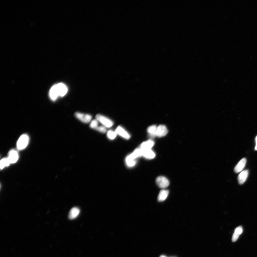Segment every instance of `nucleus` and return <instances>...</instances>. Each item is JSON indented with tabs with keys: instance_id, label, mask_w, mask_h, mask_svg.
<instances>
[{
	"instance_id": "f257e3e1",
	"label": "nucleus",
	"mask_w": 257,
	"mask_h": 257,
	"mask_svg": "<svg viewBox=\"0 0 257 257\" xmlns=\"http://www.w3.org/2000/svg\"><path fill=\"white\" fill-rule=\"evenodd\" d=\"M29 137L26 134H24L20 137L17 142V148L19 150H22L27 146L28 144Z\"/></svg>"
},
{
	"instance_id": "f03ea898",
	"label": "nucleus",
	"mask_w": 257,
	"mask_h": 257,
	"mask_svg": "<svg viewBox=\"0 0 257 257\" xmlns=\"http://www.w3.org/2000/svg\"><path fill=\"white\" fill-rule=\"evenodd\" d=\"M96 118L99 122H100L104 127L107 128H110L113 125V122L110 119L100 114H98L96 115Z\"/></svg>"
},
{
	"instance_id": "7ed1b4c3",
	"label": "nucleus",
	"mask_w": 257,
	"mask_h": 257,
	"mask_svg": "<svg viewBox=\"0 0 257 257\" xmlns=\"http://www.w3.org/2000/svg\"><path fill=\"white\" fill-rule=\"evenodd\" d=\"M75 115L78 119L83 122L88 123L90 122L92 119V117L90 115L84 114L80 112H77L75 114Z\"/></svg>"
},
{
	"instance_id": "20e7f679",
	"label": "nucleus",
	"mask_w": 257,
	"mask_h": 257,
	"mask_svg": "<svg viewBox=\"0 0 257 257\" xmlns=\"http://www.w3.org/2000/svg\"><path fill=\"white\" fill-rule=\"evenodd\" d=\"M157 185L160 188L164 189L168 186L169 182V180L165 177L163 176H160L157 177L156 180Z\"/></svg>"
},
{
	"instance_id": "39448f33",
	"label": "nucleus",
	"mask_w": 257,
	"mask_h": 257,
	"mask_svg": "<svg viewBox=\"0 0 257 257\" xmlns=\"http://www.w3.org/2000/svg\"><path fill=\"white\" fill-rule=\"evenodd\" d=\"M55 85L59 96L63 97L65 95L68 90L67 86L62 83H60Z\"/></svg>"
},
{
	"instance_id": "423d86ee",
	"label": "nucleus",
	"mask_w": 257,
	"mask_h": 257,
	"mask_svg": "<svg viewBox=\"0 0 257 257\" xmlns=\"http://www.w3.org/2000/svg\"><path fill=\"white\" fill-rule=\"evenodd\" d=\"M168 132V130L166 127L164 125H160L157 127L155 136L158 137H162L165 136Z\"/></svg>"
},
{
	"instance_id": "0eeeda50",
	"label": "nucleus",
	"mask_w": 257,
	"mask_h": 257,
	"mask_svg": "<svg viewBox=\"0 0 257 257\" xmlns=\"http://www.w3.org/2000/svg\"><path fill=\"white\" fill-rule=\"evenodd\" d=\"M8 158L11 164L16 163L19 158L17 152L15 150H11L9 152Z\"/></svg>"
},
{
	"instance_id": "6e6552de",
	"label": "nucleus",
	"mask_w": 257,
	"mask_h": 257,
	"mask_svg": "<svg viewBox=\"0 0 257 257\" xmlns=\"http://www.w3.org/2000/svg\"><path fill=\"white\" fill-rule=\"evenodd\" d=\"M115 132H117V134H118L121 137H123L125 139L128 140V139L130 138V136L128 134V132H126L120 126H119V127H117V128L116 129Z\"/></svg>"
},
{
	"instance_id": "1a4fd4ad",
	"label": "nucleus",
	"mask_w": 257,
	"mask_h": 257,
	"mask_svg": "<svg viewBox=\"0 0 257 257\" xmlns=\"http://www.w3.org/2000/svg\"><path fill=\"white\" fill-rule=\"evenodd\" d=\"M246 162V159L245 158L242 159L237 164L234 169L235 172L236 173H238L241 172L243 169L244 168Z\"/></svg>"
},
{
	"instance_id": "9d476101",
	"label": "nucleus",
	"mask_w": 257,
	"mask_h": 257,
	"mask_svg": "<svg viewBox=\"0 0 257 257\" xmlns=\"http://www.w3.org/2000/svg\"><path fill=\"white\" fill-rule=\"evenodd\" d=\"M248 171L245 170L241 172V173L238 175V183L240 184H242L244 183L248 177Z\"/></svg>"
},
{
	"instance_id": "9b49d317",
	"label": "nucleus",
	"mask_w": 257,
	"mask_h": 257,
	"mask_svg": "<svg viewBox=\"0 0 257 257\" xmlns=\"http://www.w3.org/2000/svg\"><path fill=\"white\" fill-rule=\"evenodd\" d=\"M80 212V209L77 207L72 208L69 214V219L71 220L74 219L78 216Z\"/></svg>"
},
{
	"instance_id": "f8f14e48",
	"label": "nucleus",
	"mask_w": 257,
	"mask_h": 257,
	"mask_svg": "<svg viewBox=\"0 0 257 257\" xmlns=\"http://www.w3.org/2000/svg\"><path fill=\"white\" fill-rule=\"evenodd\" d=\"M49 97L51 100L55 101L59 97L58 94L56 85L53 86L50 90Z\"/></svg>"
},
{
	"instance_id": "ddd939ff",
	"label": "nucleus",
	"mask_w": 257,
	"mask_h": 257,
	"mask_svg": "<svg viewBox=\"0 0 257 257\" xmlns=\"http://www.w3.org/2000/svg\"><path fill=\"white\" fill-rule=\"evenodd\" d=\"M154 144L153 141L149 140L142 143L141 145L140 148L143 150H149L153 146Z\"/></svg>"
},
{
	"instance_id": "4468645a",
	"label": "nucleus",
	"mask_w": 257,
	"mask_h": 257,
	"mask_svg": "<svg viewBox=\"0 0 257 257\" xmlns=\"http://www.w3.org/2000/svg\"><path fill=\"white\" fill-rule=\"evenodd\" d=\"M243 228L242 226H239L235 230L234 233L232 240L233 242H234L238 239L240 235L243 233Z\"/></svg>"
},
{
	"instance_id": "2eb2a0df",
	"label": "nucleus",
	"mask_w": 257,
	"mask_h": 257,
	"mask_svg": "<svg viewBox=\"0 0 257 257\" xmlns=\"http://www.w3.org/2000/svg\"><path fill=\"white\" fill-rule=\"evenodd\" d=\"M143 157L148 159H153L155 157V154L152 151L151 149L149 150H143Z\"/></svg>"
},
{
	"instance_id": "dca6fc26",
	"label": "nucleus",
	"mask_w": 257,
	"mask_h": 257,
	"mask_svg": "<svg viewBox=\"0 0 257 257\" xmlns=\"http://www.w3.org/2000/svg\"><path fill=\"white\" fill-rule=\"evenodd\" d=\"M169 194V191L166 190H162L160 191L158 196V200L159 201H162L165 200L167 198Z\"/></svg>"
},
{
	"instance_id": "f3484780",
	"label": "nucleus",
	"mask_w": 257,
	"mask_h": 257,
	"mask_svg": "<svg viewBox=\"0 0 257 257\" xmlns=\"http://www.w3.org/2000/svg\"><path fill=\"white\" fill-rule=\"evenodd\" d=\"M126 164L127 167H132L134 166L136 164V161L135 159L132 158L129 155L126 158Z\"/></svg>"
},
{
	"instance_id": "a211bd4d",
	"label": "nucleus",
	"mask_w": 257,
	"mask_h": 257,
	"mask_svg": "<svg viewBox=\"0 0 257 257\" xmlns=\"http://www.w3.org/2000/svg\"><path fill=\"white\" fill-rule=\"evenodd\" d=\"M143 150L142 149H137L134 152L130 154V156L134 159H136L139 157L143 156Z\"/></svg>"
},
{
	"instance_id": "6ab92c4d",
	"label": "nucleus",
	"mask_w": 257,
	"mask_h": 257,
	"mask_svg": "<svg viewBox=\"0 0 257 257\" xmlns=\"http://www.w3.org/2000/svg\"><path fill=\"white\" fill-rule=\"evenodd\" d=\"M10 164H11V162L8 158L3 159L0 162V167L1 169H2L5 167L8 166Z\"/></svg>"
},
{
	"instance_id": "aec40b11",
	"label": "nucleus",
	"mask_w": 257,
	"mask_h": 257,
	"mask_svg": "<svg viewBox=\"0 0 257 257\" xmlns=\"http://www.w3.org/2000/svg\"><path fill=\"white\" fill-rule=\"evenodd\" d=\"M157 127L155 125L150 126L147 129V132L151 137L155 136V134L157 129Z\"/></svg>"
},
{
	"instance_id": "412c9836",
	"label": "nucleus",
	"mask_w": 257,
	"mask_h": 257,
	"mask_svg": "<svg viewBox=\"0 0 257 257\" xmlns=\"http://www.w3.org/2000/svg\"><path fill=\"white\" fill-rule=\"evenodd\" d=\"M117 134L116 132L113 131L112 130H109L107 132V137L110 140H113L115 138Z\"/></svg>"
},
{
	"instance_id": "4be33fe9",
	"label": "nucleus",
	"mask_w": 257,
	"mask_h": 257,
	"mask_svg": "<svg viewBox=\"0 0 257 257\" xmlns=\"http://www.w3.org/2000/svg\"><path fill=\"white\" fill-rule=\"evenodd\" d=\"M99 121L95 119L92 121L90 124V127L91 128L94 129L96 130V129L98 127Z\"/></svg>"
},
{
	"instance_id": "5701e85b",
	"label": "nucleus",
	"mask_w": 257,
	"mask_h": 257,
	"mask_svg": "<svg viewBox=\"0 0 257 257\" xmlns=\"http://www.w3.org/2000/svg\"><path fill=\"white\" fill-rule=\"evenodd\" d=\"M96 130L98 131V132H101L102 133H105L107 132V129L106 127L104 126H101L100 127H98Z\"/></svg>"
},
{
	"instance_id": "b1692460",
	"label": "nucleus",
	"mask_w": 257,
	"mask_h": 257,
	"mask_svg": "<svg viewBox=\"0 0 257 257\" xmlns=\"http://www.w3.org/2000/svg\"><path fill=\"white\" fill-rule=\"evenodd\" d=\"M255 150H257V136L256 138V146L255 147Z\"/></svg>"
},
{
	"instance_id": "393cba45",
	"label": "nucleus",
	"mask_w": 257,
	"mask_h": 257,
	"mask_svg": "<svg viewBox=\"0 0 257 257\" xmlns=\"http://www.w3.org/2000/svg\"><path fill=\"white\" fill-rule=\"evenodd\" d=\"M160 257H167L165 256V255H161V256H160Z\"/></svg>"
}]
</instances>
